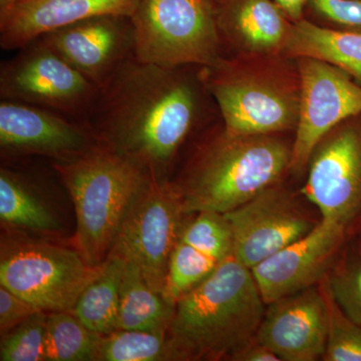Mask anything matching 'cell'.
I'll return each mask as SVG.
<instances>
[{"instance_id":"d6a6232c","label":"cell","mask_w":361,"mask_h":361,"mask_svg":"<svg viewBox=\"0 0 361 361\" xmlns=\"http://www.w3.org/2000/svg\"><path fill=\"white\" fill-rule=\"evenodd\" d=\"M18 1H20V0H0V13L6 11V9L13 6Z\"/></svg>"},{"instance_id":"ffe728a7","label":"cell","mask_w":361,"mask_h":361,"mask_svg":"<svg viewBox=\"0 0 361 361\" xmlns=\"http://www.w3.org/2000/svg\"><path fill=\"white\" fill-rule=\"evenodd\" d=\"M0 220L11 230L56 234L61 225L23 172L0 169Z\"/></svg>"},{"instance_id":"1f68e13d","label":"cell","mask_w":361,"mask_h":361,"mask_svg":"<svg viewBox=\"0 0 361 361\" xmlns=\"http://www.w3.org/2000/svg\"><path fill=\"white\" fill-rule=\"evenodd\" d=\"M278 6L286 14L287 18L295 23L302 20L304 6L310 0H274Z\"/></svg>"},{"instance_id":"d4e9b609","label":"cell","mask_w":361,"mask_h":361,"mask_svg":"<svg viewBox=\"0 0 361 361\" xmlns=\"http://www.w3.org/2000/svg\"><path fill=\"white\" fill-rule=\"evenodd\" d=\"M222 262L193 244L178 238L169 261L164 296L175 305L178 299L210 276Z\"/></svg>"},{"instance_id":"7a4b0ae2","label":"cell","mask_w":361,"mask_h":361,"mask_svg":"<svg viewBox=\"0 0 361 361\" xmlns=\"http://www.w3.org/2000/svg\"><path fill=\"white\" fill-rule=\"evenodd\" d=\"M265 306L250 268L232 254L175 303L170 360L231 361L255 338Z\"/></svg>"},{"instance_id":"603a6c76","label":"cell","mask_w":361,"mask_h":361,"mask_svg":"<svg viewBox=\"0 0 361 361\" xmlns=\"http://www.w3.org/2000/svg\"><path fill=\"white\" fill-rule=\"evenodd\" d=\"M99 337L70 311L47 312L44 361H94Z\"/></svg>"},{"instance_id":"9c48e42d","label":"cell","mask_w":361,"mask_h":361,"mask_svg":"<svg viewBox=\"0 0 361 361\" xmlns=\"http://www.w3.org/2000/svg\"><path fill=\"white\" fill-rule=\"evenodd\" d=\"M99 89L39 39L0 63V99L85 121Z\"/></svg>"},{"instance_id":"e0dca14e","label":"cell","mask_w":361,"mask_h":361,"mask_svg":"<svg viewBox=\"0 0 361 361\" xmlns=\"http://www.w3.org/2000/svg\"><path fill=\"white\" fill-rule=\"evenodd\" d=\"M140 0H20L0 13V47L18 51L45 33L104 14L132 16Z\"/></svg>"},{"instance_id":"4dcf8cb0","label":"cell","mask_w":361,"mask_h":361,"mask_svg":"<svg viewBox=\"0 0 361 361\" xmlns=\"http://www.w3.org/2000/svg\"><path fill=\"white\" fill-rule=\"evenodd\" d=\"M231 361H280L279 357L264 344L253 341L233 356Z\"/></svg>"},{"instance_id":"f1b7e54d","label":"cell","mask_w":361,"mask_h":361,"mask_svg":"<svg viewBox=\"0 0 361 361\" xmlns=\"http://www.w3.org/2000/svg\"><path fill=\"white\" fill-rule=\"evenodd\" d=\"M320 16L336 25L361 30V0H310Z\"/></svg>"},{"instance_id":"2e32d148","label":"cell","mask_w":361,"mask_h":361,"mask_svg":"<svg viewBox=\"0 0 361 361\" xmlns=\"http://www.w3.org/2000/svg\"><path fill=\"white\" fill-rule=\"evenodd\" d=\"M326 301L319 284L267 304L256 341L280 361L322 360L327 342Z\"/></svg>"},{"instance_id":"5b68a950","label":"cell","mask_w":361,"mask_h":361,"mask_svg":"<svg viewBox=\"0 0 361 361\" xmlns=\"http://www.w3.org/2000/svg\"><path fill=\"white\" fill-rule=\"evenodd\" d=\"M244 54L221 58L205 68L207 89L222 126L233 135H274L295 129L300 78L280 56Z\"/></svg>"},{"instance_id":"ac0fdd59","label":"cell","mask_w":361,"mask_h":361,"mask_svg":"<svg viewBox=\"0 0 361 361\" xmlns=\"http://www.w3.org/2000/svg\"><path fill=\"white\" fill-rule=\"evenodd\" d=\"M222 42L241 54L282 56L293 23L274 0H213Z\"/></svg>"},{"instance_id":"30bf717a","label":"cell","mask_w":361,"mask_h":361,"mask_svg":"<svg viewBox=\"0 0 361 361\" xmlns=\"http://www.w3.org/2000/svg\"><path fill=\"white\" fill-rule=\"evenodd\" d=\"M342 123L316 146L301 195L349 237L361 224V130Z\"/></svg>"},{"instance_id":"8fae6325","label":"cell","mask_w":361,"mask_h":361,"mask_svg":"<svg viewBox=\"0 0 361 361\" xmlns=\"http://www.w3.org/2000/svg\"><path fill=\"white\" fill-rule=\"evenodd\" d=\"M225 216L233 233V255L250 269L305 236L322 220L279 183Z\"/></svg>"},{"instance_id":"cb8c5ba5","label":"cell","mask_w":361,"mask_h":361,"mask_svg":"<svg viewBox=\"0 0 361 361\" xmlns=\"http://www.w3.org/2000/svg\"><path fill=\"white\" fill-rule=\"evenodd\" d=\"M170 360L167 334L116 329L99 334L94 361Z\"/></svg>"},{"instance_id":"7402d4cb","label":"cell","mask_w":361,"mask_h":361,"mask_svg":"<svg viewBox=\"0 0 361 361\" xmlns=\"http://www.w3.org/2000/svg\"><path fill=\"white\" fill-rule=\"evenodd\" d=\"M125 266L122 258L109 256L71 311L87 329L97 334H108L116 330Z\"/></svg>"},{"instance_id":"484cf974","label":"cell","mask_w":361,"mask_h":361,"mask_svg":"<svg viewBox=\"0 0 361 361\" xmlns=\"http://www.w3.org/2000/svg\"><path fill=\"white\" fill-rule=\"evenodd\" d=\"M327 306V342L325 361H361V325L339 307L330 291L327 276L319 283Z\"/></svg>"},{"instance_id":"8992f818","label":"cell","mask_w":361,"mask_h":361,"mask_svg":"<svg viewBox=\"0 0 361 361\" xmlns=\"http://www.w3.org/2000/svg\"><path fill=\"white\" fill-rule=\"evenodd\" d=\"M130 18L135 58L142 63L211 66L222 58L213 0H140Z\"/></svg>"},{"instance_id":"44dd1931","label":"cell","mask_w":361,"mask_h":361,"mask_svg":"<svg viewBox=\"0 0 361 361\" xmlns=\"http://www.w3.org/2000/svg\"><path fill=\"white\" fill-rule=\"evenodd\" d=\"M174 307L163 294L149 287L137 266L126 262L116 329L167 334Z\"/></svg>"},{"instance_id":"52a82bcc","label":"cell","mask_w":361,"mask_h":361,"mask_svg":"<svg viewBox=\"0 0 361 361\" xmlns=\"http://www.w3.org/2000/svg\"><path fill=\"white\" fill-rule=\"evenodd\" d=\"M99 266L87 264L75 248L20 236L1 240L0 285L44 312H71Z\"/></svg>"},{"instance_id":"9a60e30c","label":"cell","mask_w":361,"mask_h":361,"mask_svg":"<svg viewBox=\"0 0 361 361\" xmlns=\"http://www.w3.org/2000/svg\"><path fill=\"white\" fill-rule=\"evenodd\" d=\"M348 237L339 226L322 219L305 236L252 268L266 305L319 284Z\"/></svg>"},{"instance_id":"4fadbf2b","label":"cell","mask_w":361,"mask_h":361,"mask_svg":"<svg viewBox=\"0 0 361 361\" xmlns=\"http://www.w3.org/2000/svg\"><path fill=\"white\" fill-rule=\"evenodd\" d=\"M99 145L85 121L0 99V149L6 159L40 156L63 163L87 155Z\"/></svg>"},{"instance_id":"7c38bea8","label":"cell","mask_w":361,"mask_h":361,"mask_svg":"<svg viewBox=\"0 0 361 361\" xmlns=\"http://www.w3.org/2000/svg\"><path fill=\"white\" fill-rule=\"evenodd\" d=\"M300 106L292 144L290 171L307 168L318 142L329 132L361 114V87L336 66L310 58H297Z\"/></svg>"},{"instance_id":"3957f363","label":"cell","mask_w":361,"mask_h":361,"mask_svg":"<svg viewBox=\"0 0 361 361\" xmlns=\"http://www.w3.org/2000/svg\"><path fill=\"white\" fill-rule=\"evenodd\" d=\"M292 146L274 135H202L174 182L186 215L231 212L290 171Z\"/></svg>"},{"instance_id":"6da1fadb","label":"cell","mask_w":361,"mask_h":361,"mask_svg":"<svg viewBox=\"0 0 361 361\" xmlns=\"http://www.w3.org/2000/svg\"><path fill=\"white\" fill-rule=\"evenodd\" d=\"M205 68H166L133 56L99 87L85 122L103 146L160 179H170L207 101L214 99Z\"/></svg>"},{"instance_id":"4316f807","label":"cell","mask_w":361,"mask_h":361,"mask_svg":"<svg viewBox=\"0 0 361 361\" xmlns=\"http://www.w3.org/2000/svg\"><path fill=\"white\" fill-rule=\"evenodd\" d=\"M47 312L37 311L16 329L1 336L0 360L44 361Z\"/></svg>"},{"instance_id":"277c9868","label":"cell","mask_w":361,"mask_h":361,"mask_svg":"<svg viewBox=\"0 0 361 361\" xmlns=\"http://www.w3.org/2000/svg\"><path fill=\"white\" fill-rule=\"evenodd\" d=\"M52 169L75 206V249L87 264L97 267L110 255L149 172L102 144L75 160L54 161Z\"/></svg>"},{"instance_id":"d6986e66","label":"cell","mask_w":361,"mask_h":361,"mask_svg":"<svg viewBox=\"0 0 361 361\" xmlns=\"http://www.w3.org/2000/svg\"><path fill=\"white\" fill-rule=\"evenodd\" d=\"M282 56L310 58L336 66L361 82V32L322 27L305 20L295 21Z\"/></svg>"},{"instance_id":"5bb4252c","label":"cell","mask_w":361,"mask_h":361,"mask_svg":"<svg viewBox=\"0 0 361 361\" xmlns=\"http://www.w3.org/2000/svg\"><path fill=\"white\" fill-rule=\"evenodd\" d=\"M37 39L99 89L135 56L134 25L132 18L127 16H94L45 33Z\"/></svg>"},{"instance_id":"ba28073f","label":"cell","mask_w":361,"mask_h":361,"mask_svg":"<svg viewBox=\"0 0 361 361\" xmlns=\"http://www.w3.org/2000/svg\"><path fill=\"white\" fill-rule=\"evenodd\" d=\"M186 217L174 182L149 173L110 255L137 266L149 287L163 294L171 254Z\"/></svg>"},{"instance_id":"f546056e","label":"cell","mask_w":361,"mask_h":361,"mask_svg":"<svg viewBox=\"0 0 361 361\" xmlns=\"http://www.w3.org/2000/svg\"><path fill=\"white\" fill-rule=\"evenodd\" d=\"M39 311L23 297L0 285V334L1 336Z\"/></svg>"},{"instance_id":"83f0119b","label":"cell","mask_w":361,"mask_h":361,"mask_svg":"<svg viewBox=\"0 0 361 361\" xmlns=\"http://www.w3.org/2000/svg\"><path fill=\"white\" fill-rule=\"evenodd\" d=\"M341 253L327 275V281L339 307L361 325V258Z\"/></svg>"}]
</instances>
